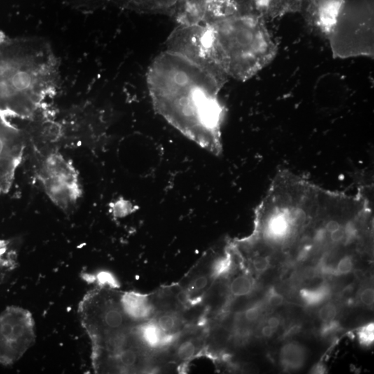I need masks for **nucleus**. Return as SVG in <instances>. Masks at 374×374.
<instances>
[{
    "label": "nucleus",
    "mask_w": 374,
    "mask_h": 374,
    "mask_svg": "<svg viewBox=\"0 0 374 374\" xmlns=\"http://www.w3.org/2000/svg\"><path fill=\"white\" fill-rule=\"evenodd\" d=\"M326 368H325V366L321 364V363H319V364L316 365L315 366L313 367V368H312V373L313 374H324L326 373Z\"/></svg>",
    "instance_id": "c756f323"
},
{
    "label": "nucleus",
    "mask_w": 374,
    "mask_h": 374,
    "mask_svg": "<svg viewBox=\"0 0 374 374\" xmlns=\"http://www.w3.org/2000/svg\"><path fill=\"white\" fill-rule=\"evenodd\" d=\"M284 298L283 295L278 293L274 288H270L267 291L266 298H265V304L272 308L279 307L284 302Z\"/></svg>",
    "instance_id": "5701e85b"
},
{
    "label": "nucleus",
    "mask_w": 374,
    "mask_h": 374,
    "mask_svg": "<svg viewBox=\"0 0 374 374\" xmlns=\"http://www.w3.org/2000/svg\"><path fill=\"white\" fill-rule=\"evenodd\" d=\"M253 267L258 273H263L270 267V258L267 256H258L252 261Z\"/></svg>",
    "instance_id": "b1692460"
},
{
    "label": "nucleus",
    "mask_w": 374,
    "mask_h": 374,
    "mask_svg": "<svg viewBox=\"0 0 374 374\" xmlns=\"http://www.w3.org/2000/svg\"><path fill=\"white\" fill-rule=\"evenodd\" d=\"M337 314L336 306L333 303L325 304L319 309V312H318L319 319L323 323L329 322V321L335 320Z\"/></svg>",
    "instance_id": "412c9836"
},
{
    "label": "nucleus",
    "mask_w": 374,
    "mask_h": 374,
    "mask_svg": "<svg viewBox=\"0 0 374 374\" xmlns=\"http://www.w3.org/2000/svg\"><path fill=\"white\" fill-rule=\"evenodd\" d=\"M306 350L302 344L297 342L285 344L280 352V363L288 371L298 370L304 366L306 361Z\"/></svg>",
    "instance_id": "9b49d317"
},
{
    "label": "nucleus",
    "mask_w": 374,
    "mask_h": 374,
    "mask_svg": "<svg viewBox=\"0 0 374 374\" xmlns=\"http://www.w3.org/2000/svg\"><path fill=\"white\" fill-rule=\"evenodd\" d=\"M178 24H210L251 11L248 0H178L175 7Z\"/></svg>",
    "instance_id": "423d86ee"
},
{
    "label": "nucleus",
    "mask_w": 374,
    "mask_h": 374,
    "mask_svg": "<svg viewBox=\"0 0 374 374\" xmlns=\"http://www.w3.org/2000/svg\"><path fill=\"white\" fill-rule=\"evenodd\" d=\"M267 325L270 326L271 328H273L274 330H277L281 324L280 318L277 317V316H271L267 319Z\"/></svg>",
    "instance_id": "cd10ccee"
},
{
    "label": "nucleus",
    "mask_w": 374,
    "mask_h": 374,
    "mask_svg": "<svg viewBox=\"0 0 374 374\" xmlns=\"http://www.w3.org/2000/svg\"><path fill=\"white\" fill-rule=\"evenodd\" d=\"M265 22L247 13L208 24L216 62L229 78L246 81L275 59L277 45Z\"/></svg>",
    "instance_id": "f03ea898"
},
{
    "label": "nucleus",
    "mask_w": 374,
    "mask_h": 374,
    "mask_svg": "<svg viewBox=\"0 0 374 374\" xmlns=\"http://www.w3.org/2000/svg\"><path fill=\"white\" fill-rule=\"evenodd\" d=\"M358 341L361 345L370 347L374 341V322L361 326L357 331Z\"/></svg>",
    "instance_id": "aec40b11"
},
{
    "label": "nucleus",
    "mask_w": 374,
    "mask_h": 374,
    "mask_svg": "<svg viewBox=\"0 0 374 374\" xmlns=\"http://www.w3.org/2000/svg\"><path fill=\"white\" fill-rule=\"evenodd\" d=\"M251 11L264 20L302 10L304 0H248Z\"/></svg>",
    "instance_id": "6e6552de"
},
{
    "label": "nucleus",
    "mask_w": 374,
    "mask_h": 374,
    "mask_svg": "<svg viewBox=\"0 0 374 374\" xmlns=\"http://www.w3.org/2000/svg\"><path fill=\"white\" fill-rule=\"evenodd\" d=\"M154 322L164 334H178L181 327L182 319L176 312L164 311L155 317Z\"/></svg>",
    "instance_id": "4468645a"
},
{
    "label": "nucleus",
    "mask_w": 374,
    "mask_h": 374,
    "mask_svg": "<svg viewBox=\"0 0 374 374\" xmlns=\"http://www.w3.org/2000/svg\"><path fill=\"white\" fill-rule=\"evenodd\" d=\"M124 8L147 13L173 14L178 0H111Z\"/></svg>",
    "instance_id": "9d476101"
},
{
    "label": "nucleus",
    "mask_w": 374,
    "mask_h": 374,
    "mask_svg": "<svg viewBox=\"0 0 374 374\" xmlns=\"http://www.w3.org/2000/svg\"><path fill=\"white\" fill-rule=\"evenodd\" d=\"M38 178L49 198L62 210L69 211L79 200L81 188L78 173L61 154L52 153L45 157Z\"/></svg>",
    "instance_id": "20e7f679"
},
{
    "label": "nucleus",
    "mask_w": 374,
    "mask_h": 374,
    "mask_svg": "<svg viewBox=\"0 0 374 374\" xmlns=\"http://www.w3.org/2000/svg\"><path fill=\"white\" fill-rule=\"evenodd\" d=\"M98 279H99V283L104 285V286H108V287L112 288L119 287L118 282L113 277V274L109 273V272H101L98 275Z\"/></svg>",
    "instance_id": "a878e982"
},
{
    "label": "nucleus",
    "mask_w": 374,
    "mask_h": 374,
    "mask_svg": "<svg viewBox=\"0 0 374 374\" xmlns=\"http://www.w3.org/2000/svg\"><path fill=\"white\" fill-rule=\"evenodd\" d=\"M147 83L157 113L200 147L221 154L225 110L218 94L224 84L167 50L150 64Z\"/></svg>",
    "instance_id": "f257e3e1"
},
{
    "label": "nucleus",
    "mask_w": 374,
    "mask_h": 374,
    "mask_svg": "<svg viewBox=\"0 0 374 374\" xmlns=\"http://www.w3.org/2000/svg\"><path fill=\"white\" fill-rule=\"evenodd\" d=\"M35 321L27 309L7 307L0 314V364L11 366L36 342Z\"/></svg>",
    "instance_id": "39448f33"
},
{
    "label": "nucleus",
    "mask_w": 374,
    "mask_h": 374,
    "mask_svg": "<svg viewBox=\"0 0 374 374\" xmlns=\"http://www.w3.org/2000/svg\"><path fill=\"white\" fill-rule=\"evenodd\" d=\"M254 289V280L246 274H240L231 281L229 291L234 298L250 295Z\"/></svg>",
    "instance_id": "2eb2a0df"
},
{
    "label": "nucleus",
    "mask_w": 374,
    "mask_h": 374,
    "mask_svg": "<svg viewBox=\"0 0 374 374\" xmlns=\"http://www.w3.org/2000/svg\"><path fill=\"white\" fill-rule=\"evenodd\" d=\"M276 330L271 328L268 325H265L261 329V334L263 337H267V338H270V337L273 336L274 333H275Z\"/></svg>",
    "instance_id": "c85d7f7f"
},
{
    "label": "nucleus",
    "mask_w": 374,
    "mask_h": 374,
    "mask_svg": "<svg viewBox=\"0 0 374 374\" xmlns=\"http://www.w3.org/2000/svg\"><path fill=\"white\" fill-rule=\"evenodd\" d=\"M346 0H304L302 9L311 29L328 38Z\"/></svg>",
    "instance_id": "0eeeda50"
},
{
    "label": "nucleus",
    "mask_w": 374,
    "mask_h": 374,
    "mask_svg": "<svg viewBox=\"0 0 374 374\" xmlns=\"http://www.w3.org/2000/svg\"><path fill=\"white\" fill-rule=\"evenodd\" d=\"M340 328V324L337 321H331L329 322L323 323L322 326H321V335L323 337L329 336L335 333L337 331H338Z\"/></svg>",
    "instance_id": "bb28decb"
},
{
    "label": "nucleus",
    "mask_w": 374,
    "mask_h": 374,
    "mask_svg": "<svg viewBox=\"0 0 374 374\" xmlns=\"http://www.w3.org/2000/svg\"><path fill=\"white\" fill-rule=\"evenodd\" d=\"M360 300L365 307H372L374 302V288L366 287L362 290L360 294Z\"/></svg>",
    "instance_id": "393cba45"
},
{
    "label": "nucleus",
    "mask_w": 374,
    "mask_h": 374,
    "mask_svg": "<svg viewBox=\"0 0 374 374\" xmlns=\"http://www.w3.org/2000/svg\"><path fill=\"white\" fill-rule=\"evenodd\" d=\"M354 268V261L352 258L349 256H344L341 258L334 267V274L335 276L345 275L350 273Z\"/></svg>",
    "instance_id": "4be33fe9"
},
{
    "label": "nucleus",
    "mask_w": 374,
    "mask_h": 374,
    "mask_svg": "<svg viewBox=\"0 0 374 374\" xmlns=\"http://www.w3.org/2000/svg\"><path fill=\"white\" fill-rule=\"evenodd\" d=\"M167 51L184 58L225 84L229 77L215 58L208 24H178L167 41Z\"/></svg>",
    "instance_id": "7ed1b4c3"
},
{
    "label": "nucleus",
    "mask_w": 374,
    "mask_h": 374,
    "mask_svg": "<svg viewBox=\"0 0 374 374\" xmlns=\"http://www.w3.org/2000/svg\"><path fill=\"white\" fill-rule=\"evenodd\" d=\"M17 267V255L8 241H0V285Z\"/></svg>",
    "instance_id": "ddd939ff"
},
{
    "label": "nucleus",
    "mask_w": 374,
    "mask_h": 374,
    "mask_svg": "<svg viewBox=\"0 0 374 374\" xmlns=\"http://www.w3.org/2000/svg\"><path fill=\"white\" fill-rule=\"evenodd\" d=\"M232 256L230 251H227L224 256L218 258L213 264L211 277L217 279L230 272L232 265Z\"/></svg>",
    "instance_id": "a211bd4d"
},
{
    "label": "nucleus",
    "mask_w": 374,
    "mask_h": 374,
    "mask_svg": "<svg viewBox=\"0 0 374 374\" xmlns=\"http://www.w3.org/2000/svg\"><path fill=\"white\" fill-rule=\"evenodd\" d=\"M197 351L196 342L193 340L183 341L176 349V356L181 361H188L193 358Z\"/></svg>",
    "instance_id": "6ab92c4d"
},
{
    "label": "nucleus",
    "mask_w": 374,
    "mask_h": 374,
    "mask_svg": "<svg viewBox=\"0 0 374 374\" xmlns=\"http://www.w3.org/2000/svg\"><path fill=\"white\" fill-rule=\"evenodd\" d=\"M121 303L125 314L135 322L147 319L153 312V306L146 295L136 293H121Z\"/></svg>",
    "instance_id": "1a4fd4ad"
},
{
    "label": "nucleus",
    "mask_w": 374,
    "mask_h": 374,
    "mask_svg": "<svg viewBox=\"0 0 374 374\" xmlns=\"http://www.w3.org/2000/svg\"><path fill=\"white\" fill-rule=\"evenodd\" d=\"M209 284V278L205 274H198L190 281V282L187 285L185 292L189 297L190 300L193 297V301H191L190 304H193L194 302L198 303L200 301L202 300H201L202 298L199 294L207 288Z\"/></svg>",
    "instance_id": "f3484780"
},
{
    "label": "nucleus",
    "mask_w": 374,
    "mask_h": 374,
    "mask_svg": "<svg viewBox=\"0 0 374 374\" xmlns=\"http://www.w3.org/2000/svg\"><path fill=\"white\" fill-rule=\"evenodd\" d=\"M135 332L143 345L150 349L162 348L164 333L153 321L144 323L135 326Z\"/></svg>",
    "instance_id": "f8f14e48"
},
{
    "label": "nucleus",
    "mask_w": 374,
    "mask_h": 374,
    "mask_svg": "<svg viewBox=\"0 0 374 374\" xmlns=\"http://www.w3.org/2000/svg\"><path fill=\"white\" fill-rule=\"evenodd\" d=\"M331 295V288L326 284L321 285L320 286L314 289L301 290L300 297L305 304L310 307L319 305L326 301Z\"/></svg>",
    "instance_id": "dca6fc26"
}]
</instances>
